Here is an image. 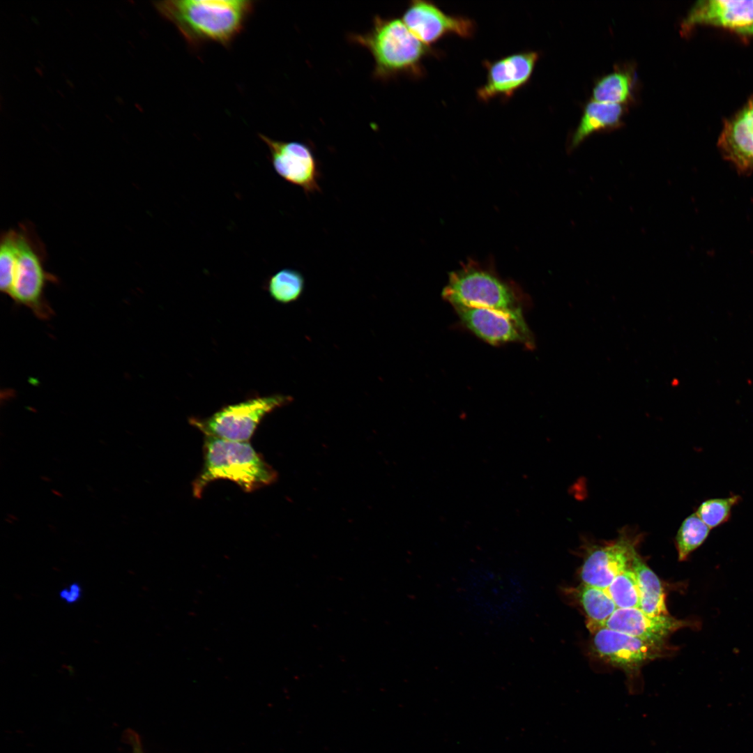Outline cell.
I'll return each mask as SVG.
<instances>
[{"label": "cell", "instance_id": "1", "mask_svg": "<svg viewBox=\"0 0 753 753\" xmlns=\"http://www.w3.org/2000/svg\"><path fill=\"white\" fill-rule=\"evenodd\" d=\"M154 6L191 45H228L243 29L254 6L247 0H171Z\"/></svg>", "mask_w": 753, "mask_h": 753}, {"label": "cell", "instance_id": "2", "mask_svg": "<svg viewBox=\"0 0 753 753\" xmlns=\"http://www.w3.org/2000/svg\"><path fill=\"white\" fill-rule=\"evenodd\" d=\"M348 39L370 53L374 63V77L383 81L400 76H423V62L432 54L431 47L413 36L402 19L393 17L376 15L369 31L351 33Z\"/></svg>", "mask_w": 753, "mask_h": 753}, {"label": "cell", "instance_id": "3", "mask_svg": "<svg viewBox=\"0 0 753 753\" xmlns=\"http://www.w3.org/2000/svg\"><path fill=\"white\" fill-rule=\"evenodd\" d=\"M275 470L248 442L206 436L204 464L192 484L194 496L200 497L212 481L226 479L245 492H252L273 483Z\"/></svg>", "mask_w": 753, "mask_h": 753}, {"label": "cell", "instance_id": "4", "mask_svg": "<svg viewBox=\"0 0 753 753\" xmlns=\"http://www.w3.org/2000/svg\"><path fill=\"white\" fill-rule=\"evenodd\" d=\"M443 296L454 307L492 310L523 317V294L512 282L501 277L490 264L469 259L450 274Z\"/></svg>", "mask_w": 753, "mask_h": 753}, {"label": "cell", "instance_id": "5", "mask_svg": "<svg viewBox=\"0 0 753 753\" xmlns=\"http://www.w3.org/2000/svg\"><path fill=\"white\" fill-rule=\"evenodd\" d=\"M17 231V257L8 296L40 319L49 318L52 312L45 299V290L49 282H55L56 277L45 270V246L31 225L20 224Z\"/></svg>", "mask_w": 753, "mask_h": 753}, {"label": "cell", "instance_id": "6", "mask_svg": "<svg viewBox=\"0 0 753 753\" xmlns=\"http://www.w3.org/2000/svg\"><path fill=\"white\" fill-rule=\"evenodd\" d=\"M291 400V397L282 395L254 397L228 405L205 418H191L190 422L206 436L248 442L268 413Z\"/></svg>", "mask_w": 753, "mask_h": 753}, {"label": "cell", "instance_id": "7", "mask_svg": "<svg viewBox=\"0 0 753 753\" xmlns=\"http://www.w3.org/2000/svg\"><path fill=\"white\" fill-rule=\"evenodd\" d=\"M267 146L275 173L287 183L301 188L306 196L321 192L319 164L312 147L298 141L275 140L260 134Z\"/></svg>", "mask_w": 753, "mask_h": 753}, {"label": "cell", "instance_id": "8", "mask_svg": "<svg viewBox=\"0 0 753 753\" xmlns=\"http://www.w3.org/2000/svg\"><path fill=\"white\" fill-rule=\"evenodd\" d=\"M639 537L624 528L616 539L592 547L581 566L583 584L607 588L618 575L631 568Z\"/></svg>", "mask_w": 753, "mask_h": 753}, {"label": "cell", "instance_id": "9", "mask_svg": "<svg viewBox=\"0 0 753 753\" xmlns=\"http://www.w3.org/2000/svg\"><path fill=\"white\" fill-rule=\"evenodd\" d=\"M402 20L413 36L429 47L449 35L470 38L476 29L472 20L448 15L432 2L421 0L409 3Z\"/></svg>", "mask_w": 753, "mask_h": 753}, {"label": "cell", "instance_id": "10", "mask_svg": "<svg viewBox=\"0 0 753 753\" xmlns=\"http://www.w3.org/2000/svg\"><path fill=\"white\" fill-rule=\"evenodd\" d=\"M538 59V52L525 51L485 61L486 80L477 91L478 99L487 102L495 98L512 97L530 81Z\"/></svg>", "mask_w": 753, "mask_h": 753}, {"label": "cell", "instance_id": "11", "mask_svg": "<svg viewBox=\"0 0 753 753\" xmlns=\"http://www.w3.org/2000/svg\"><path fill=\"white\" fill-rule=\"evenodd\" d=\"M593 646L599 657L607 662L634 670L662 653L663 644L646 641L605 627L591 631Z\"/></svg>", "mask_w": 753, "mask_h": 753}, {"label": "cell", "instance_id": "12", "mask_svg": "<svg viewBox=\"0 0 753 753\" xmlns=\"http://www.w3.org/2000/svg\"><path fill=\"white\" fill-rule=\"evenodd\" d=\"M462 323L476 335L491 344L519 342L533 347L534 341L523 317H513L492 310L455 306Z\"/></svg>", "mask_w": 753, "mask_h": 753}, {"label": "cell", "instance_id": "13", "mask_svg": "<svg viewBox=\"0 0 753 753\" xmlns=\"http://www.w3.org/2000/svg\"><path fill=\"white\" fill-rule=\"evenodd\" d=\"M707 24L753 35V0H702L696 2L682 23L687 31Z\"/></svg>", "mask_w": 753, "mask_h": 753}, {"label": "cell", "instance_id": "14", "mask_svg": "<svg viewBox=\"0 0 753 753\" xmlns=\"http://www.w3.org/2000/svg\"><path fill=\"white\" fill-rule=\"evenodd\" d=\"M699 621L680 620L669 615L651 616L639 608L617 609L604 627L657 644L676 630L690 627L699 629Z\"/></svg>", "mask_w": 753, "mask_h": 753}, {"label": "cell", "instance_id": "15", "mask_svg": "<svg viewBox=\"0 0 753 753\" xmlns=\"http://www.w3.org/2000/svg\"><path fill=\"white\" fill-rule=\"evenodd\" d=\"M717 146L738 173L753 172V96L724 123Z\"/></svg>", "mask_w": 753, "mask_h": 753}, {"label": "cell", "instance_id": "16", "mask_svg": "<svg viewBox=\"0 0 753 753\" xmlns=\"http://www.w3.org/2000/svg\"><path fill=\"white\" fill-rule=\"evenodd\" d=\"M623 105L590 101L585 107L580 122L569 144L570 150L576 148L591 134L618 127L624 115Z\"/></svg>", "mask_w": 753, "mask_h": 753}, {"label": "cell", "instance_id": "17", "mask_svg": "<svg viewBox=\"0 0 753 753\" xmlns=\"http://www.w3.org/2000/svg\"><path fill=\"white\" fill-rule=\"evenodd\" d=\"M631 568L636 575L639 589V609L651 616L669 615L661 581L637 552L633 556Z\"/></svg>", "mask_w": 753, "mask_h": 753}, {"label": "cell", "instance_id": "18", "mask_svg": "<svg viewBox=\"0 0 753 753\" xmlns=\"http://www.w3.org/2000/svg\"><path fill=\"white\" fill-rule=\"evenodd\" d=\"M577 593L591 631L604 627L617 609L606 588L583 584L577 588Z\"/></svg>", "mask_w": 753, "mask_h": 753}, {"label": "cell", "instance_id": "19", "mask_svg": "<svg viewBox=\"0 0 753 753\" xmlns=\"http://www.w3.org/2000/svg\"><path fill=\"white\" fill-rule=\"evenodd\" d=\"M634 78L625 70L612 72L598 80L593 89V100L624 105L633 98Z\"/></svg>", "mask_w": 753, "mask_h": 753}, {"label": "cell", "instance_id": "20", "mask_svg": "<svg viewBox=\"0 0 753 753\" xmlns=\"http://www.w3.org/2000/svg\"><path fill=\"white\" fill-rule=\"evenodd\" d=\"M266 287L274 301L283 304L290 303L302 295L305 289V278L298 270L284 268L269 277Z\"/></svg>", "mask_w": 753, "mask_h": 753}, {"label": "cell", "instance_id": "21", "mask_svg": "<svg viewBox=\"0 0 753 753\" xmlns=\"http://www.w3.org/2000/svg\"><path fill=\"white\" fill-rule=\"evenodd\" d=\"M710 528L694 512L687 517L679 527L675 544L679 561H686L708 538Z\"/></svg>", "mask_w": 753, "mask_h": 753}, {"label": "cell", "instance_id": "22", "mask_svg": "<svg viewBox=\"0 0 753 753\" xmlns=\"http://www.w3.org/2000/svg\"><path fill=\"white\" fill-rule=\"evenodd\" d=\"M606 589L617 609L639 608L638 582L631 568L618 575Z\"/></svg>", "mask_w": 753, "mask_h": 753}, {"label": "cell", "instance_id": "23", "mask_svg": "<svg viewBox=\"0 0 753 753\" xmlns=\"http://www.w3.org/2000/svg\"><path fill=\"white\" fill-rule=\"evenodd\" d=\"M741 500L740 495L708 499L701 503L695 513L712 529L727 523L731 518L733 508Z\"/></svg>", "mask_w": 753, "mask_h": 753}, {"label": "cell", "instance_id": "24", "mask_svg": "<svg viewBox=\"0 0 753 753\" xmlns=\"http://www.w3.org/2000/svg\"><path fill=\"white\" fill-rule=\"evenodd\" d=\"M17 231L9 229L1 234L0 241V288L8 295L17 257Z\"/></svg>", "mask_w": 753, "mask_h": 753}, {"label": "cell", "instance_id": "25", "mask_svg": "<svg viewBox=\"0 0 753 753\" xmlns=\"http://www.w3.org/2000/svg\"><path fill=\"white\" fill-rule=\"evenodd\" d=\"M82 595V588L77 583H73L68 587L62 589L59 597L68 604L77 602Z\"/></svg>", "mask_w": 753, "mask_h": 753}, {"label": "cell", "instance_id": "26", "mask_svg": "<svg viewBox=\"0 0 753 753\" xmlns=\"http://www.w3.org/2000/svg\"><path fill=\"white\" fill-rule=\"evenodd\" d=\"M115 100H116V102L118 104H119L121 105H124V101H123V98L121 97H120L119 96H116Z\"/></svg>", "mask_w": 753, "mask_h": 753}, {"label": "cell", "instance_id": "27", "mask_svg": "<svg viewBox=\"0 0 753 753\" xmlns=\"http://www.w3.org/2000/svg\"><path fill=\"white\" fill-rule=\"evenodd\" d=\"M52 494H54V495H56V496H59V497H63V494H62V493H61V492H60L59 491H58V490H56V489H52Z\"/></svg>", "mask_w": 753, "mask_h": 753}, {"label": "cell", "instance_id": "28", "mask_svg": "<svg viewBox=\"0 0 753 753\" xmlns=\"http://www.w3.org/2000/svg\"><path fill=\"white\" fill-rule=\"evenodd\" d=\"M35 70L40 76L42 77L43 75V70L40 67H38V66L35 67Z\"/></svg>", "mask_w": 753, "mask_h": 753}, {"label": "cell", "instance_id": "29", "mask_svg": "<svg viewBox=\"0 0 753 753\" xmlns=\"http://www.w3.org/2000/svg\"><path fill=\"white\" fill-rule=\"evenodd\" d=\"M66 83H67V84L68 85L69 87H70L71 89L75 88L74 84L69 79H66Z\"/></svg>", "mask_w": 753, "mask_h": 753}, {"label": "cell", "instance_id": "30", "mask_svg": "<svg viewBox=\"0 0 753 753\" xmlns=\"http://www.w3.org/2000/svg\"><path fill=\"white\" fill-rule=\"evenodd\" d=\"M40 478H41V480H42L43 481H45V482H50V481H51V479H50V478L49 477L46 476H42L40 477Z\"/></svg>", "mask_w": 753, "mask_h": 753}, {"label": "cell", "instance_id": "31", "mask_svg": "<svg viewBox=\"0 0 753 753\" xmlns=\"http://www.w3.org/2000/svg\"><path fill=\"white\" fill-rule=\"evenodd\" d=\"M8 517L9 519H10L11 520H13V521H15V520L17 519V517L16 516H15L14 515H13V514H8Z\"/></svg>", "mask_w": 753, "mask_h": 753}, {"label": "cell", "instance_id": "32", "mask_svg": "<svg viewBox=\"0 0 753 753\" xmlns=\"http://www.w3.org/2000/svg\"><path fill=\"white\" fill-rule=\"evenodd\" d=\"M6 521L7 522H8V523H13V520H11L10 519H9L8 517H7V518L6 519Z\"/></svg>", "mask_w": 753, "mask_h": 753}, {"label": "cell", "instance_id": "33", "mask_svg": "<svg viewBox=\"0 0 753 753\" xmlns=\"http://www.w3.org/2000/svg\"><path fill=\"white\" fill-rule=\"evenodd\" d=\"M31 19L36 24H38V21L35 17H32Z\"/></svg>", "mask_w": 753, "mask_h": 753}, {"label": "cell", "instance_id": "34", "mask_svg": "<svg viewBox=\"0 0 753 753\" xmlns=\"http://www.w3.org/2000/svg\"><path fill=\"white\" fill-rule=\"evenodd\" d=\"M135 753H143L139 749L137 750Z\"/></svg>", "mask_w": 753, "mask_h": 753}, {"label": "cell", "instance_id": "35", "mask_svg": "<svg viewBox=\"0 0 753 753\" xmlns=\"http://www.w3.org/2000/svg\"><path fill=\"white\" fill-rule=\"evenodd\" d=\"M57 92H58V93H59L60 94V96H62L63 97H64V96H63V94L62 93H61L59 90H57Z\"/></svg>", "mask_w": 753, "mask_h": 753}]
</instances>
